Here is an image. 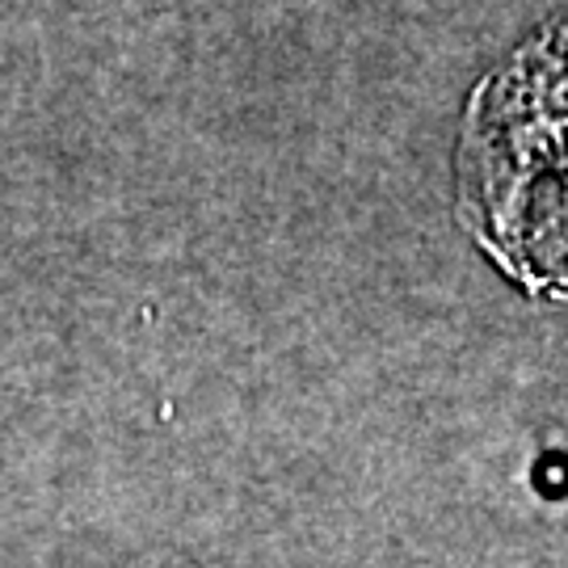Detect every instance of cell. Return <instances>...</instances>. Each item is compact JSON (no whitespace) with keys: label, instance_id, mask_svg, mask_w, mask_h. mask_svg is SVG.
<instances>
[{"label":"cell","instance_id":"6da1fadb","mask_svg":"<svg viewBox=\"0 0 568 568\" xmlns=\"http://www.w3.org/2000/svg\"><path fill=\"white\" fill-rule=\"evenodd\" d=\"M459 220L523 291L568 304V18L476 89Z\"/></svg>","mask_w":568,"mask_h":568}]
</instances>
